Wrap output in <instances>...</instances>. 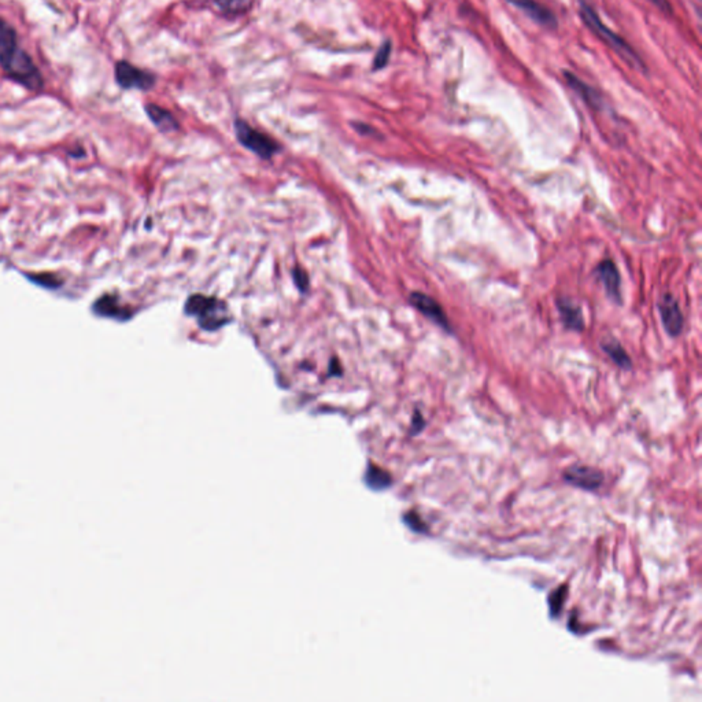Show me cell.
Returning <instances> with one entry per match:
<instances>
[{
    "instance_id": "24",
    "label": "cell",
    "mask_w": 702,
    "mask_h": 702,
    "mask_svg": "<svg viewBox=\"0 0 702 702\" xmlns=\"http://www.w3.org/2000/svg\"><path fill=\"white\" fill-rule=\"evenodd\" d=\"M353 125H354L356 131H357V132H360L361 134H376V131H375L373 128H371L369 125H366V124H360V122H357V124H353Z\"/></svg>"
},
{
    "instance_id": "19",
    "label": "cell",
    "mask_w": 702,
    "mask_h": 702,
    "mask_svg": "<svg viewBox=\"0 0 702 702\" xmlns=\"http://www.w3.org/2000/svg\"><path fill=\"white\" fill-rule=\"evenodd\" d=\"M405 523H408V526L415 532H420V533L427 532V526L422 523V520L418 517V514H416V513L406 514Z\"/></svg>"
},
{
    "instance_id": "22",
    "label": "cell",
    "mask_w": 702,
    "mask_h": 702,
    "mask_svg": "<svg viewBox=\"0 0 702 702\" xmlns=\"http://www.w3.org/2000/svg\"><path fill=\"white\" fill-rule=\"evenodd\" d=\"M650 3H653L659 10H661L665 14H671L672 13V6L668 0H649Z\"/></svg>"
},
{
    "instance_id": "1",
    "label": "cell",
    "mask_w": 702,
    "mask_h": 702,
    "mask_svg": "<svg viewBox=\"0 0 702 702\" xmlns=\"http://www.w3.org/2000/svg\"><path fill=\"white\" fill-rule=\"evenodd\" d=\"M0 68L4 75L29 91H40L43 76L31 55L21 48L13 25L0 17Z\"/></svg>"
},
{
    "instance_id": "9",
    "label": "cell",
    "mask_w": 702,
    "mask_h": 702,
    "mask_svg": "<svg viewBox=\"0 0 702 702\" xmlns=\"http://www.w3.org/2000/svg\"><path fill=\"white\" fill-rule=\"evenodd\" d=\"M516 9L521 10L528 18L535 23L546 28V29H557L558 19L549 7L536 1V0H505Z\"/></svg>"
},
{
    "instance_id": "20",
    "label": "cell",
    "mask_w": 702,
    "mask_h": 702,
    "mask_svg": "<svg viewBox=\"0 0 702 702\" xmlns=\"http://www.w3.org/2000/svg\"><path fill=\"white\" fill-rule=\"evenodd\" d=\"M216 4L224 11H236L245 7L246 0H214Z\"/></svg>"
},
{
    "instance_id": "3",
    "label": "cell",
    "mask_w": 702,
    "mask_h": 702,
    "mask_svg": "<svg viewBox=\"0 0 702 702\" xmlns=\"http://www.w3.org/2000/svg\"><path fill=\"white\" fill-rule=\"evenodd\" d=\"M186 314L196 317L199 325L206 331H217L230 321L225 302L205 295H192L186 302Z\"/></svg>"
},
{
    "instance_id": "12",
    "label": "cell",
    "mask_w": 702,
    "mask_h": 702,
    "mask_svg": "<svg viewBox=\"0 0 702 702\" xmlns=\"http://www.w3.org/2000/svg\"><path fill=\"white\" fill-rule=\"evenodd\" d=\"M557 309L560 313V319L563 325L573 331V332H582L585 331V317H583V310L579 304H575L568 298H558L557 299Z\"/></svg>"
},
{
    "instance_id": "14",
    "label": "cell",
    "mask_w": 702,
    "mask_h": 702,
    "mask_svg": "<svg viewBox=\"0 0 702 702\" xmlns=\"http://www.w3.org/2000/svg\"><path fill=\"white\" fill-rule=\"evenodd\" d=\"M601 349L607 353L609 358L622 369H631L632 361L620 342L615 338H607L601 342Z\"/></svg>"
},
{
    "instance_id": "8",
    "label": "cell",
    "mask_w": 702,
    "mask_h": 702,
    "mask_svg": "<svg viewBox=\"0 0 702 702\" xmlns=\"http://www.w3.org/2000/svg\"><path fill=\"white\" fill-rule=\"evenodd\" d=\"M564 479L570 486L586 491H595L604 483V474L601 471L586 467V465H573L567 469Z\"/></svg>"
},
{
    "instance_id": "21",
    "label": "cell",
    "mask_w": 702,
    "mask_h": 702,
    "mask_svg": "<svg viewBox=\"0 0 702 702\" xmlns=\"http://www.w3.org/2000/svg\"><path fill=\"white\" fill-rule=\"evenodd\" d=\"M292 277H294V282H295L297 287L301 289V292H304L309 288V277L302 269H295L292 272Z\"/></svg>"
},
{
    "instance_id": "17",
    "label": "cell",
    "mask_w": 702,
    "mask_h": 702,
    "mask_svg": "<svg viewBox=\"0 0 702 702\" xmlns=\"http://www.w3.org/2000/svg\"><path fill=\"white\" fill-rule=\"evenodd\" d=\"M567 595H568L567 586H561L551 592V595L549 597L551 617H557L563 612V607H564V602L567 600Z\"/></svg>"
},
{
    "instance_id": "5",
    "label": "cell",
    "mask_w": 702,
    "mask_h": 702,
    "mask_svg": "<svg viewBox=\"0 0 702 702\" xmlns=\"http://www.w3.org/2000/svg\"><path fill=\"white\" fill-rule=\"evenodd\" d=\"M115 81L122 90H139L149 91L156 83L155 76L128 60H118L115 63Z\"/></svg>"
},
{
    "instance_id": "6",
    "label": "cell",
    "mask_w": 702,
    "mask_h": 702,
    "mask_svg": "<svg viewBox=\"0 0 702 702\" xmlns=\"http://www.w3.org/2000/svg\"><path fill=\"white\" fill-rule=\"evenodd\" d=\"M657 307L666 334L671 338H678L684 332V313L678 299L672 294L666 292L660 298Z\"/></svg>"
},
{
    "instance_id": "15",
    "label": "cell",
    "mask_w": 702,
    "mask_h": 702,
    "mask_svg": "<svg viewBox=\"0 0 702 702\" xmlns=\"http://www.w3.org/2000/svg\"><path fill=\"white\" fill-rule=\"evenodd\" d=\"M94 309H95L96 313L100 316L115 317V319H119V320H127L131 316V313L127 309H124L122 306H119L115 297H110V295H106V297L100 298L99 301H96Z\"/></svg>"
},
{
    "instance_id": "18",
    "label": "cell",
    "mask_w": 702,
    "mask_h": 702,
    "mask_svg": "<svg viewBox=\"0 0 702 702\" xmlns=\"http://www.w3.org/2000/svg\"><path fill=\"white\" fill-rule=\"evenodd\" d=\"M391 50H393V44L390 40H387L381 44V47L375 57V60H373V68H372L373 70H381L387 66V63L390 60V55H391Z\"/></svg>"
},
{
    "instance_id": "2",
    "label": "cell",
    "mask_w": 702,
    "mask_h": 702,
    "mask_svg": "<svg viewBox=\"0 0 702 702\" xmlns=\"http://www.w3.org/2000/svg\"><path fill=\"white\" fill-rule=\"evenodd\" d=\"M578 4H579L580 18L583 19L585 25L597 38L602 40L612 51H615L631 68L642 73L647 72L645 62L639 57V54L628 44L627 40L619 36L610 28H607L602 22V19L597 14L595 9L588 3L587 0H578Z\"/></svg>"
},
{
    "instance_id": "7",
    "label": "cell",
    "mask_w": 702,
    "mask_h": 702,
    "mask_svg": "<svg viewBox=\"0 0 702 702\" xmlns=\"http://www.w3.org/2000/svg\"><path fill=\"white\" fill-rule=\"evenodd\" d=\"M409 302L415 309H418L422 316H425L430 321H432L437 326H440L446 332H453L452 325H450V321H449L443 307L434 298H431L422 292L415 291L409 295Z\"/></svg>"
},
{
    "instance_id": "4",
    "label": "cell",
    "mask_w": 702,
    "mask_h": 702,
    "mask_svg": "<svg viewBox=\"0 0 702 702\" xmlns=\"http://www.w3.org/2000/svg\"><path fill=\"white\" fill-rule=\"evenodd\" d=\"M235 133L242 146L250 150L262 159H270L276 152L280 150V146L266 136L262 132L254 129L245 119H235Z\"/></svg>"
},
{
    "instance_id": "11",
    "label": "cell",
    "mask_w": 702,
    "mask_h": 702,
    "mask_svg": "<svg viewBox=\"0 0 702 702\" xmlns=\"http://www.w3.org/2000/svg\"><path fill=\"white\" fill-rule=\"evenodd\" d=\"M564 80L565 83L568 84L570 90L579 96L586 105H587L590 109L592 110H602L604 109V97L601 95V92L598 90H595L594 87L588 85L587 83H585L583 80H580L579 77L576 75H573L572 72H564Z\"/></svg>"
},
{
    "instance_id": "10",
    "label": "cell",
    "mask_w": 702,
    "mask_h": 702,
    "mask_svg": "<svg viewBox=\"0 0 702 702\" xmlns=\"http://www.w3.org/2000/svg\"><path fill=\"white\" fill-rule=\"evenodd\" d=\"M595 273L605 288L607 298L615 304H622V277L616 264L612 260H604L597 266Z\"/></svg>"
},
{
    "instance_id": "16",
    "label": "cell",
    "mask_w": 702,
    "mask_h": 702,
    "mask_svg": "<svg viewBox=\"0 0 702 702\" xmlns=\"http://www.w3.org/2000/svg\"><path fill=\"white\" fill-rule=\"evenodd\" d=\"M365 482H366V486H369L373 490H384L391 484V476L387 472L381 471L378 467L371 465L366 471Z\"/></svg>"
},
{
    "instance_id": "13",
    "label": "cell",
    "mask_w": 702,
    "mask_h": 702,
    "mask_svg": "<svg viewBox=\"0 0 702 702\" xmlns=\"http://www.w3.org/2000/svg\"><path fill=\"white\" fill-rule=\"evenodd\" d=\"M146 113L149 118L151 119L152 124L164 133L174 132L179 131L180 125L179 121L174 118L169 110L158 106V105H146Z\"/></svg>"
},
{
    "instance_id": "23",
    "label": "cell",
    "mask_w": 702,
    "mask_h": 702,
    "mask_svg": "<svg viewBox=\"0 0 702 702\" xmlns=\"http://www.w3.org/2000/svg\"><path fill=\"white\" fill-rule=\"evenodd\" d=\"M424 425H425V421H424V418H422V416H421V413H420L418 410H416V413H415V418H413V425H412V428H415V431H413V434H416V432H420V431H421V430L424 428Z\"/></svg>"
}]
</instances>
